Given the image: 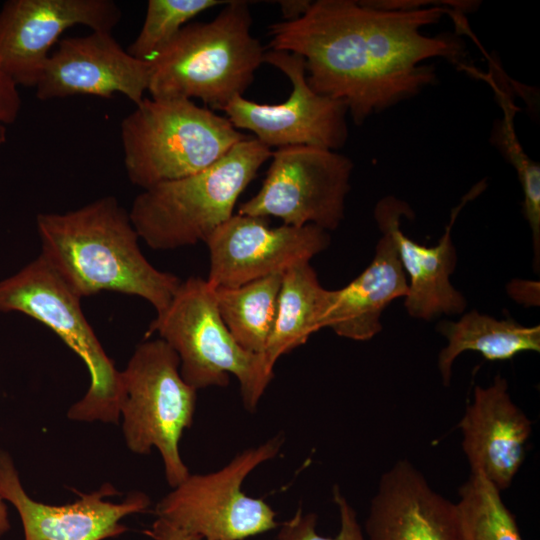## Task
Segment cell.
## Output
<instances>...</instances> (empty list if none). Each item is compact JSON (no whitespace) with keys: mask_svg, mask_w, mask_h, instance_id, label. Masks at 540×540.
<instances>
[{"mask_svg":"<svg viewBox=\"0 0 540 540\" xmlns=\"http://www.w3.org/2000/svg\"><path fill=\"white\" fill-rule=\"evenodd\" d=\"M500 492L483 476L470 475L456 503L460 540H523Z\"/></svg>","mask_w":540,"mask_h":540,"instance_id":"cell-23","label":"cell"},{"mask_svg":"<svg viewBox=\"0 0 540 540\" xmlns=\"http://www.w3.org/2000/svg\"><path fill=\"white\" fill-rule=\"evenodd\" d=\"M283 441L277 435L245 449L219 470L190 473L157 503L155 514L202 540H244L277 528L272 507L241 488L254 469L277 456Z\"/></svg>","mask_w":540,"mask_h":540,"instance_id":"cell-9","label":"cell"},{"mask_svg":"<svg viewBox=\"0 0 540 540\" xmlns=\"http://www.w3.org/2000/svg\"><path fill=\"white\" fill-rule=\"evenodd\" d=\"M246 137L188 99L144 98L121 123L125 170L143 190L210 167Z\"/></svg>","mask_w":540,"mask_h":540,"instance_id":"cell-5","label":"cell"},{"mask_svg":"<svg viewBox=\"0 0 540 540\" xmlns=\"http://www.w3.org/2000/svg\"><path fill=\"white\" fill-rule=\"evenodd\" d=\"M379 239L371 263L341 289L329 290L323 328L338 336L367 341L382 330L381 315L395 299L404 297L408 281L390 231L378 226Z\"/></svg>","mask_w":540,"mask_h":540,"instance_id":"cell-19","label":"cell"},{"mask_svg":"<svg viewBox=\"0 0 540 540\" xmlns=\"http://www.w3.org/2000/svg\"><path fill=\"white\" fill-rule=\"evenodd\" d=\"M209 249L208 282L237 287L310 262L330 244L328 231L308 224L271 227L265 217L232 215L205 241Z\"/></svg>","mask_w":540,"mask_h":540,"instance_id":"cell-12","label":"cell"},{"mask_svg":"<svg viewBox=\"0 0 540 540\" xmlns=\"http://www.w3.org/2000/svg\"><path fill=\"white\" fill-rule=\"evenodd\" d=\"M10 529V523L8 519L7 506L5 500L0 494V537L4 535Z\"/></svg>","mask_w":540,"mask_h":540,"instance_id":"cell-30","label":"cell"},{"mask_svg":"<svg viewBox=\"0 0 540 540\" xmlns=\"http://www.w3.org/2000/svg\"><path fill=\"white\" fill-rule=\"evenodd\" d=\"M481 185L479 183L478 187L473 188L455 208L445 233L431 247L417 243L402 232L401 218L414 216L408 203L395 196H386L375 205L377 225L387 228L397 245L408 281L404 305L411 317L429 321L443 314H461L466 309L465 297L450 281L457 262L451 229L465 203L481 192Z\"/></svg>","mask_w":540,"mask_h":540,"instance_id":"cell-16","label":"cell"},{"mask_svg":"<svg viewBox=\"0 0 540 540\" xmlns=\"http://www.w3.org/2000/svg\"><path fill=\"white\" fill-rule=\"evenodd\" d=\"M504 117L496 120L491 133V142L503 157L514 167L522 191L523 214L532 232L534 268L540 263V165L523 150L514 129V109L503 104Z\"/></svg>","mask_w":540,"mask_h":540,"instance_id":"cell-24","label":"cell"},{"mask_svg":"<svg viewBox=\"0 0 540 540\" xmlns=\"http://www.w3.org/2000/svg\"><path fill=\"white\" fill-rule=\"evenodd\" d=\"M365 531L368 540H460L456 503L404 459L382 474Z\"/></svg>","mask_w":540,"mask_h":540,"instance_id":"cell-18","label":"cell"},{"mask_svg":"<svg viewBox=\"0 0 540 540\" xmlns=\"http://www.w3.org/2000/svg\"><path fill=\"white\" fill-rule=\"evenodd\" d=\"M41 255L79 298L102 291L134 295L162 314L181 280L155 268L139 247L129 212L105 196L64 213H41Z\"/></svg>","mask_w":540,"mask_h":540,"instance_id":"cell-2","label":"cell"},{"mask_svg":"<svg viewBox=\"0 0 540 540\" xmlns=\"http://www.w3.org/2000/svg\"><path fill=\"white\" fill-rule=\"evenodd\" d=\"M122 16L112 0H9L0 9V63L17 86L35 87L51 48L67 29L112 32Z\"/></svg>","mask_w":540,"mask_h":540,"instance_id":"cell-13","label":"cell"},{"mask_svg":"<svg viewBox=\"0 0 540 540\" xmlns=\"http://www.w3.org/2000/svg\"><path fill=\"white\" fill-rule=\"evenodd\" d=\"M328 294L310 262L299 263L283 273L274 324L262 353L270 371L274 372L282 355L305 344L323 328Z\"/></svg>","mask_w":540,"mask_h":540,"instance_id":"cell-20","label":"cell"},{"mask_svg":"<svg viewBox=\"0 0 540 540\" xmlns=\"http://www.w3.org/2000/svg\"><path fill=\"white\" fill-rule=\"evenodd\" d=\"M229 1L221 0H149L143 25L127 52L149 60L168 44L186 23L200 13Z\"/></svg>","mask_w":540,"mask_h":540,"instance_id":"cell-25","label":"cell"},{"mask_svg":"<svg viewBox=\"0 0 540 540\" xmlns=\"http://www.w3.org/2000/svg\"><path fill=\"white\" fill-rule=\"evenodd\" d=\"M271 155L247 136L210 167L143 190L129 211L139 238L155 250L205 243L233 215L239 196Z\"/></svg>","mask_w":540,"mask_h":540,"instance_id":"cell-4","label":"cell"},{"mask_svg":"<svg viewBox=\"0 0 540 540\" xmlns=\"http://www.w3.org/2000/svg\"><path fill=\"white\" fill-rule=\"evenodd\" d=\"M179 366L176 352L158 338L140 343L121 371L120 418L126 445L138 455L156 448L172 488L190 474L179 442L193 423L197 401V390L183 380Z\"/></svg>","mask_w":540,"mask_h":540,"instance_id":"cell-8","label":"cell"},{"mask_svg":"<svg viewBox=\"0 0 540 540\" xmlns=\"http://www.w3.org/2000/svg\"><path fill=\"white\" fill-rule=\"evenodd\" d=\"M283 274H273L237 287H214L218 311L235 341L262 354L271 333Z\"/></svg>","mask_w":540,"mask_h":540,"instance_id":"cell-22","label":"cell"},{"mask_svg":"<svg viewBox=\"0 0 540 540\" xmlns=\"http://www.w3.org/2000/svg\"><path fill=\"white\" fill-rule=\"evenodd\" d=\"M80 301L41 255L0 281V312H20L43 323L89 371V388L69 408L68 419L117 424L123 397L121 371L105 353Z\"/></svg>","mask_w":540,"mask_h":540,"instance_id":"cell-7","label":"cell"},{"mask_svg":"<svg viewBox=\"0 0 540 540\" xmlns=\"http://www.w3.org/2000/svg\"><path fill=\"white\" fill-rule=\"evenodd\" d=\"M144 533L153 540H202L159 517L149 529L144 530Z\"/></svg>","mask_w":540,"mask_h":540,"instance_id":"cell-28","label":"cell"},{"mask_svg":"<svg viewBox=\"0 0 540 540\" xmlns=\"http://www.w3.org/2000/svg\"><path fill=\"white\" fill-rule=\"evenodd\" d=\"M333 501L340 516V529L336 536L325 537L317 533V515L304 513L299 508L296 513L280 525L277 540H366L357 520V514L338 486L333 487Z\"/></svg>","mask_w":540,"mask_h":540,"instance_id":"cell-26","label":"cell"},{"mask_svg":"<svg viewBox=\"0 0 540 540\" xmlns=\"http://www.w3.org/2000/svg\"><path fill=\"white\" fill-rule=\"evenodd\" d=\"M353 162L336 151L288 146L272 151L259 191L238 213L280 218L285 225L335 230L344 219Z\"/></svg>","mask_w":540,"mask_h":540,"instance_id":"cell-10","label":"cell"},{"mask_svg":"<svg viewBox=\"0 0 540 540\" xmlns=\"http://www.w3.org/2000/svg\"><path fill=\"white\" fill-rule=\"evenodd\" d=\"M459 428L471 474L507 489L523 463L532 424L512 401L505 378L497 375L490 386L475 387Z\"/></svg>","mask_w":540,"mask_h":540,"instance_id":"cell-17","label":"cell"},{"mask_svg":"<svg viewBox=\"0 0 540 540\" xmlns=\"http://www.w3.org/2000/svg\"><path fill=\"white\" fill-rule=\"evenodd\" d=\"M118 491L110 483L63 505L32 499L24 490L12 457L0 450V494L17 510L25 540H105L127 531L122 518L145 511L151 501L132 492L119 503L107 498Z\"/></svg>","mask_w":540,"mask_h":540,"instance_id":"cell-15","label":"cell"},{"mask_svg":"<svg viewBox=\"0 0 540 540\" xmlns=\"http://www.w3.org/2000/svg\"><path fill=\"white\" fill-rule=\"evenodd\" d=\"M446 12L441 5L387 9L368 1L318 0L300 18L272 24L269 47L300 55L309 86L344 102L359 126L433 85L435 68L425 60L465 64L467 51L457 36L421 32Z\"/></svg>","mask_w":540,"mask_h":540,"instance_id":"cell-1","label":"cell"},{"mask_svg":"<svg viewBox=\"0 0 540 540\" xmlns=\"http://www.w3.org/2000/svg\"><path fill=\"white\" fill-rule=\"evenodd\" d=\"M157 332L178 355L183 380L199 389L239 382L246 410L254 412L274 372L262 354L243 349L232 337L218 311L215 288L207 279L182 281L166 310L149 324L146 337Z\"/></svg>","mask_w":540,"mask_h":540,"instance_id":"cell-6","label":"cell"},{"mask_svg":"<svg viewBox=\"0 0 540 540\" xmlns=\"http://www.w3.org/2000/svg\"><path fill=\"white\" fill-rule=\"evenodd\" d=\"M248 2L230 0L209 22L185 25L150 62L151 98H198L222 110L243 96L266 50L251 34Z\"/></svg>","mask_w":540,"mask_h":540,"instance_id":"cell-3","label":"cell"},{"mask_svg":"<svg viewBox=\"0 0 540 540\" xmlns=\"http://www.w3.org/2000/svg\"><path fill=\"white\" fill-rule=\"evenodd\" d=\"M438 331L447 345L439 352L438 369L444 385H449L452 366L465 351L480 353L489 361H504L526 351H540V326H525L515 320L496 319L477 310L457 321H442Z\"/></svg>","mask_w":540,"mask_h":540,"instance_id":"cell-21","label":"cell"},{"mask_svg":"<svg viewBox=\"0 0 540 540\" xmlns=\"http://www.w3.org/2000/svg\"><path fill=\"white\" fill-rule=\"evenodd\" d=\"M17 87L0 63V146L7 139V126L17 119L21 108Z\"/></svg>","mask_w":540,"mask_h":540,"instance_id":"cell-27","label":"cell"},{"mask_svg":"<svg viewBox=\"0 0 540 540\" xmlns=\"http://www.w3.org/2000/svg\"><path fill=\"white\" fill-rule=\"evenodd\" d=\"M264 63L287 76L292 86L289 97L278 104H261L237 96L222 109L232 125L252 132L270 149H341L348 139L345 103L318 94L309 86L305 61L296 53L270 49L265 52Z\"/></svg>","mask_w":540,"mask_h":540,"instance_id":"cell-11","label":"cell"},{"mask_svg":"<svg viewBox=\"0 0 540 540\" xmlns=\"http://www.w3.org/2000/svg\"><path fill=\"white\" fill-rule=\"evenodd\" d=\"M283 16V21H293L303 16L311 6L309 0H279L277 1Z\"/></svg>","mask_w":540,"mask_h":540,"instance_id":"cell-29","label":"cell"},{"mask_svg":"<svg viewBox=\"0 0 540 540\" xmlns=\"http://www.w3.org/2000/svg\"><path fill=\"white\" fill-rule=\"evenodd\" d=\"M150 62L133 57L112 32L92 31L58 42L35 85L41 101L75 95H125L135 105L148 91Z\"/></svg>","mask_w":540,"mask_h":540,"instance_id":"cell-14","label":"cell"}]
</instances>
